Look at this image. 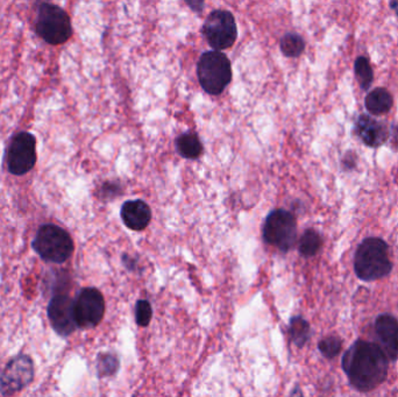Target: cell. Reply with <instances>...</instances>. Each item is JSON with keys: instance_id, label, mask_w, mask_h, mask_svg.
<instances>
[{"instance_id": "1", "label": "cell", "mask_w": 398, "mask_h": 397, "mask_svg": "<svg viewBox=\"0 0 398 397\" xmlns=\"http://www.w3.org/2000/svg\"><path fill=\"white\" fill-rule=\"evenodd\" d=\"M388 362L378 344L358 341L342 358V368L353 387L369 391L383 384L388 374Z\"/></svg>"}, {"instance_id": "2", "label": "cell", "mask_w": 398, "mask_h": 397, "mask_svg": "<svg viewBox=\"0 0 398 397\" xmlns=\"http://www.w3.org/2000/svg\"><path fill=\"white\" fill-rule=\"evenodd\" d=\"M355 273L363 281L385 277L392 269L389 248L380 238H367L358 246L354 257Z\"/></svg>"}, {"instance_id": "3", "label": "cell", "mask_w": 398, "mask_h": 397, "mask_svg": "<svg viewBox=\"0 0 398 397\" xmlns=\"http://www.w3.org/2000/svg\"><path fill=\"white\" fill-rule=\"evenodd\" d=\"M33 248L42 260L64 264L73 253V241L62 227L46 224L39 228L34 238Z\"/></svg>"}, {"instance_id": "4", "label": "cell", "mask_w": 398, "mask_h": 397, "mask_svg": "<svg viewBox=\"0 0 398 397\" xmlns=\"http://www.w3.org/2000/svg\"><path fill=\"white\" fill-rule=\"evenodd\" d=\"M35 30L42 40L54 46L64 44L73 35L68 13L62 7L50 3H41L37 8Z\"/></svg>"}, {"instance_id": "5", "label": "cell", "mask_w": 398, "mask_h": 397, "mask_svg": "<svg viewBox=\"0 0 398 397\" xmlns=\"http://www.w3.org/2000/svg\"><path fill=\"white\" fill-rule=\"evenodd\" d=\"M197 75L199 83L207 94H222L232 80L231 62L220 51H207L199 59Z\"/></svg>"}, {"instance_id": "6", "label": "cell", "mask_w": 398, "mask_h": 397, "mask_svg": "<svg viewBox=\"0 0 398 397\" xmlns=\"http://www.w3.org/2000/svg\"><path fill=\"white\" fill-rule=\"evenodd\" d=\"M263 238L269 245L283 252L291 250L297 239V223L294 214L282 209L270 212L263 225Z\"/></svg>"}, {"instance_id": "7", "label": "cell", "mask_w": 398, "mask_h": 397, "mask_svg": "<svg viewBox=\"0 0 398 397\" xmlns=\"http://www.w3.org/2000/svg\"><path fill=\"white\" fill-rule=\"evenodd\" d=\"M207 44L216 51L232 47L238 37L236 20L229 11L216 10L209 14L203 26Z\"/></svg>"}, {"instance_id": "8", "label": "cell", "mask_w": 398, "mask_h": 397, "mask_svg": "<svg viewBox=\"0 0 398 397\" xmlns=\"http://www.w3.org/2000/svg\"><path fill=\"white\" fill-rule=\"evenodd\" d=\"M37 157V140L33 134L18 133L7 149V171L14 176H23L33 169Z\"/></svg>"}, {"instance_id": "9", "label": "cell", "mask_w": 398, "mask_h": 397, "mask_svg": "<svg viewBox=\"0 0 398 397\" xmlns=\"http://www.w3.org/2000/svg\"><path fill=\"white\" fill-rule=\"evenodd\" d=\"M73 312L77 326L92 329L102 322L105 312V300L100 291L85 288L73 302Z\"/></svg>"}, {"instance_id": "10", "label": "cell", "mask_w": 398, "mask_h": 397, "mask_svg": "<svg viewBox=\"0 0 398 397\" xmlns=\"http://www.w3.org/2000/svg\"><path fill=\"white\" fill-rule=\"evenodd\" d=\"M34 365L28 355H18L6 365L0 374V393L12 396L33 381Z\"/></svg>"}, {"instance_id": "11", "label": "cell", "mask_w": 398, "mask_h": 397, "mask_svg": "<svg viewBox=\"0 0 398 397\" xmlns=\"http://www.w3.org/2000/svg\"><path fill=\"white\" fill-rule=\"evenodd\" d=\"M48 318L54 330L62 337L73 334L77 327L73 300L66 295L54 296L48 305Z\"/></svg>"}, {"instance_id": "12", "label": "cell", "mask_w": 398, "mask_h": 397, "mask_svg": "<svg viewBox=\"0 0 398 397\" xmlns=\"http://www.w3.org/2000/svg\"><path fill=\"white\" fill-rule=\"evenodd\" d=\"M376 334L388 360H396L398 357V322L389 314H382L375 324Z\"/></svg>"}, {"instance_id": "13", "label": "cell", "mask_w": 398, "mask_h": 397, "mask_svg": "<svg viewBox=\"0 0 398 397\" xmlns=\"http://www.w3.org/2000/svg\"><path fill=\"white\" fill-rule=\"evenodd\" d=\"M355 133L369 147L378 148L388 140V130L367 114H361L355 123Z\"/></svg>"}, {"instance_id": "14", "label": "cell", "mask_w": 398, "mask_h": 397, "mask_svg": "<svg viewBox=\"0 0 398 397\" xmlns=\"http://www.w3.org/2000/svg\"><path fill=\"white\" fill-rule=\"evenodd\" d=\"M121 219L128 228L143 231L152 219V211L143 200H128L121 207Z\"/></svg>"}, {"instance_id": "15", "label": "cell", "mask_w": 398, "mask_h": 397, "mask_svg": "<svg viewBox=\"0 0 398 397\" xmlns=\"http://www.w3.org/2000/svg\"><path fill=\"white\" fill-rule=\"evenodd\" d=\"M394 99L388 90L383 87H376L366 97V107L368 112L375 116L388 114L392 110Z\"/></svg>"}, {"instance_id": "16", "label": "cell", "mask_w": 398, "mask_h": 397, "mask_svg": "<svg viewBox=\"0 0 398 397\" xmlns=\"http://www.w3.org/2000/svg\"><path fill=\"white\" fill-rule=\"evenodd\" d=\"M179 153L186 159H197L202 154V142L196 134L184 133L176 139Z\"/></svg>"}, {"instance_id": "17", "label": "cell", "mask_w": 398, "mask_h": 397, "mask_svg": "<svg viewBox=\"0 0 398 397\" xmlns=\"http://www.w3.org/2000/svg\"><path fill=\"white\" fill-rule=\"evenodd\" d=\"M322 246V238L315 230H306L299 240V252L303 257H313Z\"/></svg>"}, {"instance_id": "18", "label": "cell", "mask_w": 398, "mask_h": 397, "mask_svg": "<svg viewBox=\"0 0 398 397\" xmlns=\"http://www.w3.org/2000/svg\"><path fill=\"white\" fill-rule=\"evenodd\" d=\"M354 71L362 90H368L374 80V73L369 61L365 56L358 57L355 61Z\"/></svg>"}, {"instance_id": "19", "label": "cell", "mask_w": 398, "mask_h": 397, "mask_svg": "<svg viewBox=\"0 0 398 397\" xmlns=\"http://www.w3.org/2000/svg\"><path fill=\"white\" fill-rule=\"evenodd\" d=\"M306 42L298 34L289 33L281 40V50L288 57H297L304 51Z\"/></svg>"}, {"instance_id": "20", "label": "cell", "mask_w": 398, "mask_h": 397, "mask_svg": "<svg viewBox=\"0 0 398 397\" xmlns=\"http://www.w3.org/2000/svg\"><path fill=\"white\" fill-rule=\"evenodd\" d=\"M291 337L295 341L296 345L302 348L303 345L306 344L310 336V326L308 322L304 321L303 318L296 317L291 321Z\"/></svg>"}, {"instance_id": "21", "label": "cell", "mask_w": 398, "mask_h": 397, "mask_svg": "<svg viewBox=\"0 0 398 397\" xmlns=\"http://www.w3.org/2000/svg\"><path fill=\"white\" fill-rule=\"evenodd\" d=\"M319 350L324 357L331 359V358L338 355L339 352L342 350V341L335 337L325 338L319 343Z\"/></svg>"}, {"instance_id": "22", "label": "cell", "mask_w": 398, "mask_h": 397, "mask_svg": "<svg viewBox=\"0 0 398 397\" xmlns=\"http://www.w3.org/2000/svg\"><path fill=\"white\" fill-rule=\"evenodd\" d=\"M152 314L153 312H152V307L148 300H141L136 303V323L139 324L140 326H147L152 319Z\"/></svg>"}]
</instances>
